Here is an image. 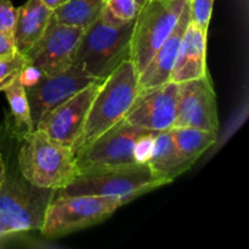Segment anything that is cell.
I'll list each match as a JSON object with an SVG mask.
<instances>
[{"instance_id":"28","label":"cell","mask_w":249,"mask_h":249,"mask_svg":"<svg viewBox=\"0 0 249 249\" xmlns=\"http://www.w3.org/2000/svg\"><path fill=\"white\" fill-rule=\"evenodd\" d=\"M41 1H43L46 6L50 7L51 10H55L56 7L61 6V5L65 4V2L68 1V0H41Z\"/></svg>"},{"instance_id":"21","label":"cell","mask_w":249,"mask_h":249,"mask_svg":"<svg viewBox=\"0 0 249 249\" xmlns=\"http://www.w3.org/2000/svg\"><path fill=\"white\" fill-rule=\"evenodd\" d=\"M140 11L136 0H105L101 18L113 27L123 26L134 21Z\"/></svg>"},{"instance_id":"11","label":"cell","mask_w":249,"mask_h":249,"mask_svg":"<svg viewBox=\"0 0 249 249\" xmlns=\"http://www.w3.org/2000/svg\"><path fill=\"white\" fill-rule=\"evenodd\" d=\"M104 82L85 74L82 70L72 66L67 71L56 74H43L31 87L26 88L31 107L34 129L41 118L51 109L72 97L92 83Z\"/></svg>"},{"instance_id":"6","label":"cell","mask_w":249,"mask_h":249,"mask_svg":"<svg viewBox=\"0 0 249 249\" xmlns=\"http://www.w3.org/2000/svg\"><path fill=\"white\" fill-rule=\"evenodd\" d=\"M124 206L118 197L94 195H55L49 204L40 233L55 240L106 220Z\"/></svg>"},{"instance_id":"14","label":"cell","mask_w":249,"mask_h":249,"mask_svg":"<svg viewBox=\"0 0 249 249\" xmlns=\"http://www.w3.org/2000/svg\"><path fill=\"white\" fill-rule=\"evenodd\" d=\"M191 21V14H190V0L185 5L181 12L177 26L168 36L164 43L158 48L153 57L146 66L145 70L139 74L138 87L139 92L143 90L152 89V88L160 87L169 82L170 74H172L173 67L177 61L179 48L181 45L182 38H184L185 31Z\"/></svg>"},{"instance_id":"4","label":"cell","mask_w":249,"mask_h":249,"mask_svg":"<svg viewBox=\"0 0 249 249\" xmlns=\"http://www.w3.org/2000/svg\"><path fill=\"white\" fill-rule=\"evenodd\" d=\"M167 184V180L156 174L148 163L135 162L85 170L79 173L72 184L56 194L112 196L121 198L125 204Z\"/></svg>"},{"instance_id":"1","label":"cell","mask_w":249,"mask_h":249,"mask_svg":"<svg viewBox=\"0 0 249 249\" xmlns=\"http://www.w3.org/2000/svg\"><path fill=\"white\" fill-rule=\"evenodd\" d=\"M16 160L21 174L33 185L58 191L79 175L75 155L70 146L57 142L41 131L19 135Z\"/></svg>"},{"instance_id":"10","label":"cell","mask_w":249,"mask_h":249,"mask_svg":"<svg viewBox=\"0 0 249 249\" xmlns=\"http://www.w3.org/2000/svg\"><path fill=\"white\" fill-rule=\"evenodd\" d=\"M173 126H191L218 134L220 129L216 96L211 75L178 84Z\"/></svg>"},{"instance_id":"5","label":"cell","mask_w":249,"mask_h":249,"mask_svg":"<svg viewBox=\"0 0 249 249\" xmlns=\"http://www.w3.org/2000/svg\"><path fill=\"white\" fill-rule=\"evenodd\" d=\"M135 19L119 27L107 24L101 16L84 29L73 66L85 74L105 80L129 57Z\"/></svg>"},{"instance_id":"9","label":"cell","mask_w":249,"mask_h":249,"mask_svg":"<svg viewBox=\"0 0 249 249\" xmlns=\"http://www.w3.org/2000/svg\"><path fill=\"white\" fill-rule=\"evenodd\" d=\"M148 131L131 125L123 119L75 155L79 173L96 168L135 163L134 147L136 141Z\"/></svg>"},{"instance_id":"2","label":"cell","mask_w":249,"mask_h":249,"mask_svg":"<svg viewBox=\"0 0 249 249\" xmlns=\"http://www.w3.org/2000/svg\"><path fill=\"white\" fill-rule=\"evenodd\" d=\"M138 78V72L128 57L102 82L90 106L82 133L72 146L74 155L123 121L139 94Z\"/></svg>"},{"instance_id":"25","label":"cell","mask_w":249,"mask_h":249,"mask_svg":"<svg viewBox=\"0 0 249 249\" xmlns=\"http://www.w3.org/2000/svg\"><path fill=\"white\" fill-rule=\"evenodd\" d=\"M16 9L10 0H0V32H14Z\"/></svg>"},{"instance_id":"19","label":"cell","mask_w":249,"mask_h":249,"mask_svg":"<svg viewBox=\"0 0 249 249\" xmlns=\"http://www.w3.org/2000/svg\"><path fill=\"white\" fill-rule=\"evenodd\" d=\"M105 0H68L53 10L51 19L56 23L87 29L102 14Z\"/></svg>"},{"instance_id":"22","label":"cell","mask_w":249,"mask_h":249,"mask_svg":"<svg viewBox=\"0 0 249 249\" xmlns=\"http://www.w3.org/2000/svg\"><path fill=\"white\" fill-rule=\"evenodd\" d=\"M24 55L17 53L12 57L0 60V91H4L11 83H14L26 67Z\"/></svg>"},{"instance_id":"13","label":"cell","mask_w":249,"mask_h":249,"mask_svg":"<svg viewBox=\"0 0 249 249\" xmlns=\"http://www.w3.org/2000/svg\"><path fill=\"white\" fill-rule=\"evenodd\" d=\"M177 96L178 84L173 82L140 91L124 121L150 131L168 130L174 124Z\"/></svg>"},{"instance_id":"7","label":"cell","mask_w":249,"mask_h":249,"mask_svg":"<svg viewBox=\"0 0 249 249\" xmlns=\"http://www.w3.org/2000/svg\"><path fill=\"white\" fill-rule=\"evenodd\" d=\"M189 0H148L140 7L130 38L129 58L140 74L179 21Z\"/></svg>"},{"instance_id":"17","label":"cell","mask_w":249,"mask_h":249,"mask_svg":"<svg viewBox=\"0 0 249 249\" xmlns=\"http://www.w3.org/2000/svg\"><path fill=\"white\" fill-rule=\"evenodd\" d=\"M147 163L156 174L167 180L168 184L191 168L178 152L169 129L157 133L153 152Z\"/></svg>"},{"instance_id":"18","label":"cell","mask_w":249,"mask_h":249,"mask_svg":"<svg viewBox=\"0 0 249 249\" xmlns=\"http://www.w3.org/2000/svg\"><path fill=\"white\" fill-rule=\"evenodd\" d=\"M169 131L178 152L191 167L218 140V134L191 126H172Z\"/></svg>"},{"instance_id":"30","label":"cell","mask_w":249,"mask_h":249,"mask_svg":"<svg viewBox=\"0 0 249 249\" xmlns=\"http://www.w3.org/2000/svg\"><path fill=\"white\" fill-rule=\"evenodd\" d=\"M147 1H148V0H136V2H138V4L140 5V7L142 6V5H145Z\"/></svg>"},{"instance_id":"26","label":"cell","mask_w":249,"mask_h":249,"mask_svg":"<svg viewBox=\"0 0 249 249\" xmlns=\"http://www.w3.org/2000/svg\"><path fill=\"white\" fill-rule=\"evenodd\" d=\"M17 53L14 34L10 32H0V60L12 57Z\"/></svg>"},{"instance_id":"12","label":"cell","mask_w":249,"mask_h":249,"mask_svg":"<svg viewBox=\"0 0 249 249\" xmlns=\"http://www.w3.org/2000/svg\"><path fill=\"white\" fill-rule=\"evenodd\" d=\"M102 82L88 85L85 89L51 109L36 124V130L72 148L82 133L90 106Z\"/></svg>"},{"instance_id":"16","label":"cell","mask_w":249,"mask_h":249,"mask_svg":"<svg viewBox=\"0 0 249 249\" xmlns=\"http://www.w3.org/2000/svg\"><path fill=\"white\" fill-rule=\"evenodd\" d=\"M51 14L53 10L41 0H27L16 9V21L12 34L19 53L24 55L43 36L50 22Z\"/></svg>"},{"instance_id":"29","label":"cell","mask_w":249,"mask_h":249,"mask_svg":"<svg viewBox=\"0 0 249 249\" xmlns=\"http://www.w3.org/2000/svg\"><path fill=\"white\" fill-rule=\"evenodd\" d=\"M4 177H5V160H4V155L0 152V187H1Z\"/></svg>"},{"instance_id":"15","label":"cell","mask_w":249,"mask_h":249,"mask_svg":"<svg viewBox=\"0 0 249 249\" xmlns=\"http://www.w3.org/2000/svg\"><path fill=\"white\" fill-rule=\"evenodd\" d=\"M207 36L208 31L190 21L179 48L169 82L180 84L208 74L206 62Z\"/></svg>"},{"instance_id":"27","label":"cell","mask_w":249,"mask_h":249,"mask_svg":"<svg viewBox=\"0 0 249 249\" xmlns=\"http://www.w3.org/2000/svg\"><path fill=\"white\" fill-rule=\"evenodd\" d=\"M17 236H18V235H15V233L7 232V231L4 229V226L1 225V223H0V247L7 245L10 241L15 240Z\"/></svg>"},{"instance_id":"8","label":"cell","mask_w":249,"mask_h":249,"mask_svg":"<svg viewBox=\"0 0 249 249\" xmlns=\"http://www.w3.org/2000/svg\"><path fill=\"white\" fill-rule=\"evenodd\" d=\"M83 33V28L56 23L50 18L43 36L24 53L27 65L41 75L65 72L73 66Z\"/></svg>"},{"instance_id":"3","label":"cell","mask_w":249,"mask_h":249,"mask_svg":"<svg viewBox=\"0 0 249 249\" xmlns=\"http://www.w3.org/2000/svg\"><path fill=\"white\" fill-rule=\"evenodd\" d=\"M5 177L0 187V223L9 233L40 231L56 190L39 187L21 174L16 157H4Z\"/></svg>"},{"instance_id":"23","label":"cell","mask_w":249,"mask_h":249,"mask_svg":"<svg viewBox=\"0 0 249 249\" xmlns=\"http://www.w3.org/2000/svg\"><path fill=\"white\" fill-rule=\"evenodd\" d=\"M213 5L214 0H190L191 21L201 28L208 31L212 12H213Z\"/></svg>"},{"instance_id":"24","label":"cell","mask_w":249,"mask_h":249,"mask_svg":"<svg viewBox=\"0 0 249 249\" xmlns=\"http://www.w3.org/2000/svg\"><path fill=\"white\" fill-rule=\"evenodd\" d=\"M158 131H148L138 139L134 147V158L138 163H147L155 147V139Z\"/></svg>"},{"instance_id":"20","label":"cell","mask_w":249,"mask_h":249,"mask_svg":"<svg viewBox=\"0 0 249 249\" xmlns=\"http://www.w3.org/2000/svg\"><path fill=\"white\" fill-rule=\"evenodd\" d=\"M6 99L9 101L11 109L12 118H14L16 130L22 134L27 131L34 130L33 121L31 116V107H29L28 97H27L26 88L17 78L14 83L4 90ZM21 134V135H22Z\"/></svg>"}]
</instances>
